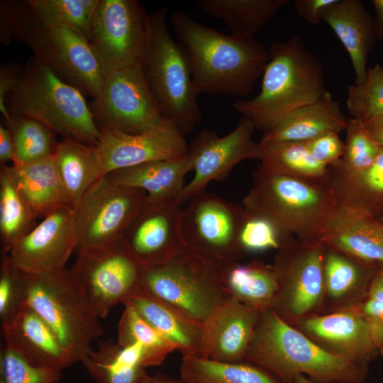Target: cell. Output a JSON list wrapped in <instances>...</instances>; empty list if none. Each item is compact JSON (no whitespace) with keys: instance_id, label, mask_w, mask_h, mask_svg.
Instances as JSON below:
<instances>
[{"instance_id":"obj_1","label":"cell","mask_w":383,"mask_h":383,"mask_svg":"<svg viewBox=\"0 0 383 383\" xmlns=\"http://www.w3.org/2000/svg\"><path fill=\"white\" fill-rule=\"evenodd\" d=\"M170 20L198 95L244 97L250 94L270 60L268 50L260 41L221 33L196 21L183 10L173 13Z\"/></svg>"},{"instance_id":"obj_2","label":"cell","mask_w":383,"mask_h":383,"mask_svg":"<svg viewBox=\"0 0 383 383\" xmlns=\"http://www.w3.org/2000/svg\"><path fill=\"white\" fill-rule=\"evenodd\" d=\"M2 43L26 44L42 64L84 95L94 98L106 74L89 40L77 30L40 17L28 0L0 3Z\"/></svg>"},{"instance_id":"obj_3","label":"cell","mask_w":383,"mask_h":383,"mask_svg":"<svg viewBox=\"0 0 383 383\" xmlns=\"http://www.w3.org/2000/svg\"><path fill=\"white\" fill-rule=\"evenodd\" d=\"M268 52L270 60L259 94L233 104V109L263 134L327 91L323 65L299 36L294 34L284 41H274Z\"/></svg>"},{"instance_id":"obj_4","label":"cell","mask_w":383,"mask_h":383,"mask_svg":"<svg viewBox=\"0 0 383 383\" xmlns=\"http://www.w3.org/2000/svg\"><path fill=\"white\" fill-rule=\"evenodd\" d=\"M245 362L283 383H293L298 375L316 383H362L368 374V367L326 352L270 308L260 312Z\"/></svg>"},{"instance_id":"obj_5","label":"cell","mask_w":383,"mask_h":383,"mask_svg":"<svg viewBox=\"0 0 383 383\" xmlns=\"http://www.w3.org/2000/svg\"><path fill=\"white\" fill-rule=\"evenodd\" d=\"M11 118L36 120L64 138L96 145L101 131L84 95L36 57L29 59L6 98Z\"/></svg>"},{"instance_id":"obj_6","label":"cell","mask_w":383,"mask_h":383,"mask_svg":"<svg viewBox=\"0 0 383 383\" xmlns=\"http://www.w3.org/2000/svg\"><path fill=\"white\" fill-rule=\"evenodd\" d=\"M167 9L149 14L143 70L163 118L184 136L201 121V111L184 50L166 23Z\"/></svg>"},{"instance_id":"obj_7","label":"cell","mask_w":383,"mask_h":383,"mask_svg":"<svg viewBox=\"0 0 383 383\" xmlns=\"http://www.w3.org/2000/svg\"><path fill=\"white\" fill-rule=\"evenodd\" d=\"M25 273L24 305L50 326L68 353L71 365L91 352L103 334L99 317L76 284L70 269L40 274Z\"/></svg>"},{"instance_id":"obj_8","label":"cell","mask_w":383,"mask_h":383,"mask_svg":"<svg viewBox=\"0 0 383 383\" xmlns=\"http://www.w3.org/2000/svg\"><path fill=\"white\" fill-rule=\"evenodd\" d=\"M335 204L324 183L268 173L260 167L243 200L248 212L269 219L302 240H318L321 223Z\"/></svg>"},{"instance_id":"obj_9","label":"cell","mask_w":383,"mask_h":383,"mask_svg":"<svg viewBox=\"0 0 383 383\" xmlns=\"http://www.w3.org/2000/svg\"><path fill=\"white\" fill-rule=\"evenodd\" d=\"M220 270L183 248L167 262L146 267L143 284L155 298L203 326L231 298Z\"/></svg>"},{"instance_id":"obj_10","label":"cell","mask_w":383,"mask_h":383,"mask_svg":"<svg viewBox=\"0 0 383 383\" xmlns=\"http://www.w3.org/2000/svg\"><path fill=\"white\" fill-rule=\"evenodd\" d=\"M325 250L319 240L295 238L282 246L274 256L272 265L277 287L270 309L292 326L322 313Z\"/></svg>"},{"instance_id":"obj_11","label":"cell","mask_w":383,"mask_h":383,"mask_svg":"<svg viewBox=\"0 0 383 383\" xmlns=\"http://www.w3.org/2000/svg\"><path fill=\"white\" fill-rule=\"evenodd\" d=\"M245 213L243 206L204 191L182 207L180 233L183 247L221 269L245 255L239 231Z\"/></svg>"},{"instance_id":"obj_12","label":"cell","mask_w":383,"mask_h":383,"mask_svg":"<svg viewBox=\"0 0 383 383\" xmlns=\"http://www.w3.org/2000/svg\"><path fill=\"white\" fill-rule=\"evenodd\" d=\"M145 269L122 238L105 246L78 250L70 270L92 309L104 318L143 286Z\"/></svg>"},{"instance_id":"obj_13","label":"cell","mask_w":383,"mask_h":383,"mask_svg":"<svg viewBox=\"0 0 383 383\" xmlns=\"http://www.w3.org/2000/svg\"><path fill=\"white\" fill-rule=\"evenodd\" d=\"M148 34L149 14L138 1L100 0L89 42L106 76L142 64Z\"/></svg>"},{"instance_id":"obj_14","label":"cell","mask_w":383,"mask_h":383,"mask_svg":"<svg viewBox=\"0 0 383 383\" xmlns=\"http://www.w3.org/2000/svg\"><path fill=\"white\" fill-rule=\"evenodd\" d=\"M89 107L99 129L130 134L147 131L164 118L146 80L143 63L107 74Z\"/></svg>"},{"instance_id":"obj_15","label":"cell","mask_w":383,"mask_h":383,"mask_svg":"<svg viewBox=\"0 0 383 383\" xmlns=\"http://www.w3.org/2000/svg\"><path fill=\"white\" fill-rule=\"evenodd\" d=\"M146 198L145 192L98 180L74 208L77 251L113 243L123 235Z\"/></svg>"},{"instance_id":"obj_16","label":"cell","mask_w":383,"mask_h":383,"mask_svg":"<svg viewBox=\"0 0 383 383\" xmlns=\"http://www.w3.org/2000/svg\"><path fill=\"white\" fill-rule=\"evenodd\" d=\"M256 130L252 121L243 116L238 125L224 136L204 130L192 141L189 152L194 163V176L176 198L183 205L194 196L205 191L213 181L224 179L238 163L259 159V143L252 137Z\"/></svg>"},{"instance_id":"obj_17","label":"cell","mask_w":383,"mask_h":383,"mask_svg":"<svg viewBox=\"0 0 383 383\" xmlns=\"http://www.w3.org/2000/svg\"><path fill=\"white\" fill-rule=\"evenodd\" d=\"M77 248L74 209L64 204L43 216L8 254L22 272L40 274L65 269Z\"/></svg>"},{"instance_id":"obj_18","label":"cell","mask_w":383,"mask_h":383,"mask_svg":"<svg viewBox=\"0 0 383 383\" xmlns=\"http://www.w3.org/2000/svg\"><path fill=\"white\" fill-rule=\"evenodd\" d=\"M100 131L96 149L104 177L120 169L182 157L189 150L184 136L165 118L140 133L108 128H101Z\"/></svg>"},{"instance_id":"obj_19","label":"cell","mask_w":383,"mask_h":383,"mask_svg":"<svg viewBox=\"0 0 383 383\" xmlns=\"http://www.w3.org/2000/svg\"><path fill=\"white\" fill-rule=\"evenodd\" d=\"M182 207L176 199L152 201L146 196L123 238L145 268L167 262L184 248L180 233Z\"/></svg>"},{"instance_id":"obj_20","label":"cell","mask_w":383,"mask_h":383,"mask_svg":"<svg viewBox=\"0 0 383 383\" xmlns=\"http://www.w3.org/2000/svg\"><path fill=\"white\" fill-rule=\"evenodd\" d=\"M294 327L330 354L358 365L368 367L379 355L357 307L315 315Z\"/></svg>"},{"instance_id":"obj_21","label":"cell","mask_w":383,"mask_h":383,"mask_svg":"<svg viewBox=\"0 0 383 383\" xmlns=\"http://www.w3.org/2000/svg\"><path fill=\"white\" fill-rule=\"evenodd\" d=\"M260 312L231 297L203 325L201 357L245 362Z\"/></svg>"},{"instance_id":"obj_22","label":"cell","mask_w":383,"mask_h":383,"mask_svg":"<svg viewBox=\"0 0 383 383\" xmlns=\"http://www.w3.org/2000/svg\"><path fill=\"white\" fill-rule=\"evenodd\" d=\"M318 240L339 250L377 265H383V223L336 203L325 216Z\"/></svg>"},{"instance_id":"obj_23","label":"cell","mask_w":383,"mask_h":383,"mask_svg":"<svg viewBox=\"0 0 383 383\" xmlns=\"http://www.w3.org/2000/svg\"><path fill=\"white\" fill-rule=\"evenodd\" d=\"M2 331L6 346L28 363L59 371L71 365L70 356L55 333L28 306L2 326Z\"/></svg>"},{"instance_id":"obj_24","label":"cell","mask_w":383,"mask_h":383,"mask_svg":"<svg viewBox=\"0 0 383 383\" xmlns=\"http://www.w3.org/2000/svg\"><path fill=\"white\" fill-rule=\"evenodd\" d=\"M378 265L326 247L321 314L357 307L366 297Z\"/></svg>"},{"instance_id":"obj_25","label":"cell","mask_w":383,"mask_h":383,"mask_svg":"<svg viewBox=\"0 0 383 383\" xmlns=\"http://www.w3.org/2000/svg\"><path fill=\"white\" fill-rule=\"evenodd\" d=\"M321 19L332 28L348 53L355 74V84L362 83L376 40L373 18L360 0H336L322 10Z\"/></svg>"},{"instance_id":"obj_26","label":"cell","mask_w":383,"mask_h":383,"mask_svg":"<svg viewBox=\"0 0 383 383\" xmlns=\"http://www.w3.org/2000/svg\"><path fill=\"white\" fill-rule=\"evenodd\" d=\"M325 184L337 204L375 218L383 216V148L374 162L358 172L328 167Z\"/></svg>"},{"instance_id":"obj_27","label":"cell","mask_w":383,"mask_h":383,"mask_svg":"<svg viewBox=\"0 0 383 383\" xmlns=\"http://www.w3.org/2000/svg\"><path fill=\"white\" fill-rule=\"evenodd\" d=\"M348 124L338 103L327 91L318 101L288 114L261 140L306 143L328 133H340Z\"/></svg>"},{"instance_id":"obj_28","label":"cell","mask_w":383,"mask_h":383,"mask_svg":"<svg viewBox=\"0 0 383 383\" xmlns=\"http://www.w3.org/2000/svg\"><path fill=\"white\" fill-rule=\"evenodd\" d=\"M192 155L149 162L120 169L106 176L116 184L145 192L147 199L164 201L176 199L184 187L185 176L193 171Z\"/></svg>"},{"instance_id":"obj_29","label":"cell","mask_w":383,"mask_h":383,"mask_svg":"<svg viewBox=\"0 0 383 383\" xmlns=\"http://www.w3.org/2000/svg\"><path fill=\"white\" fill-rule=\"evenodd\" d=\"M130 304L151 326L174 343L182 356L201 357L203 326L152 296L143 286Z\"/></svg>"},{"instance_id":"obj_30","label":"cell","mask_w":383,"mask_h":383,"mask_svg":"<svg viewBox=\"0 0 383 383\" xmlns=\"http://www.w3.org/2000/svg\"><path fill=\"white\" fill-rule=\"evenodd\" d=\"M7 170L18 193L37 218L67 204L55 153L31 162L7 165Z\"/></svg>"},{"instance_id":"obj_31","label":"cell","mask_w":383,"mask_h":383,"mask_svg":"<svg viewBox=\"0 0 383 383\" xmlns=\"http://www.w3.org/2000/svg\"><path fill=\"white\" fill-rule=\"evenodd\" d=\"M55 157L66 203L74 209L86 192L104 177L96 145L63 138L58 143Z\"/></svg>"},{"instance_id":"obj_32","label":"cell","mask_w":383,"mask_h":383,"mask_svg":"<svg viewBox=\"0 0 383 383\" xmlns=\"http://www.w3.org/2000/svg\"><path fill=\"white\" fill-rule=\"evenodd\" d=\"M220 277L230 297L260 311L271 307L277 287L272 265L236 262L221 268Z\"/></svg>"},{"instance_id":"obj_33","label":"cell","mask_w":383,"mask_h":383,"mask_svg":"<svg viewBox=\"0 0 383 383\" xmlns=\"http://www.w3.org/2000/svg\"><path fill=\"white\" fill-rule=\"evenodd\" d=\"M96 383H143L149 376L140 347H121L110 340L99 343L82 362Z\"/></svg>"},{"instance_id":"obj_34","label":"cell","mask_w":383,"mask_h":383,"mask_svg":"<svg viewBox=\"0 0 383 383\" xmlns=\"http://www.w3.org/2000/svg\"><path fill=\"white\" fill-rule=\"evenodd\" d=\"M289 0H199L197 4L221 21L231 34L254 37Z\"/></svg>"},{"instance_id":"obj_35","label":"cell","mask_w":383,"mask_h":383,"mask_svg":"<svg viewBox=\"0 0 383 383\" xmlns=\"http://www.w3.org/2000/svg\"><path fill=\"white\" fill-rule=\"evenodd\" d=\"M260 168L268 173L324 183L328 167L316 161L306 143L260 140Z\"/></svg>"},{"instance_id":"obj_36","label":"cell","mask_w":383,"mask_h":383,"mask_svg":"<svg viewBox=\"0 0 383 383\" xmlns=\"http://www.w3.org/2000/svg\"><path fill=\"white\" fill-rule=\"evenodd\" d=\"M179 372L187 383H283L267 370L248 362H223L182 356Z\"/></svg>"},{"instance_id":"obj_37","label":"cell","mask_w":383,"mask_h":383,"mask_svg":"<svg viewBox=\"0 0 383 383\" xmlns=\"http://www.w3.org/2000/svg\"><path fill=\"white\" fill-rule=\"evenodd\" d=\"M123 305L118 324V345H139L145 367L162 364L169 354L177 350V345L161 335L133 306L128 303Z\"/></svg>"},{"instance_id":"obj_38","label":"cell","mask_w":383,"mask_h":383,"mask_svg":"<svg viewBox=\"0 0 383 383\" xmlns=\"http://www.w3.org/2000/svg\"><path fill=\"white\" fill-rule=\"evenodd\" d=\"M37 218L14 186L7 165H1L0 237L3 254H8L37 225Z\"/></svg>"},{"instance_id":"obj_39","label":"cell","mask_w":383,"mask_h":383,"mask_svg":"<svg viewBox=\"0 0 383 383\" xmlns=\"http://www.w3.org/2000/svg\"><path fill=\"white\" fill-rule=\"evenodd\" d=\"M14 143L12 164H25L38 160L55 153L59 142L54 131L42 123L26 117L11 118L7 126Z\"/></svg>"},{"instance_id":"obj_40","label":"cell","mask_w":383,"mask_h":383,"mask_svg":"<svg viewBox=\"0 0 383 383\" xmlns=\"http://www.w3.org/2000/svg\"><path fill=\"white\" fill-rule=\"evenodd\" d=\"M346 106L351 118L366 122L383 116V66L369 68L365 81L347 88Z\"/></svg>"},{"instance_id":"obj_41","label":"cell","mask_w":383,"mask_h":383,"mask_svg":"<svg viewBox=\"0 0 383 383\" xmlns=\"http://www.w3.org/2000/svg\"><path fill=\"white\" fill-rule=\"evenodd\" d=\"M294 238L269 219L245 210L239 231V243L245 255L277 251Z\"/></svg>"},{"instance_id":"obj_42","label":"cell","mask_w":383,"mask_h":383,"mask_svg":"<svg viewBox=\"0 0 383 383\" xmlns=\"http://www.w3.org/2000/svg\"><path fill=\"white\" fill-rule=\"evenodd\" d=\"M345 131L343 155L333 165L349 172L362 170L374 162L381 148L367 133L362 123L357 120L348 118Z\"/></svg>"},{"instance_id":"obj_43","label":"cell","mask_w":383,"mask_h":383,"mask_svg":"<svg viewBox=\"0 0 383 383\" xmlns=\"http://www.w3.org/2000/svg\"><path fill=\"white\" fill-rule=\"evenodd\" d=\"M25 273L13 264L9 254H3L0 268V316L2 326L10 323L24 306Z\"/></svg>"},{"instance_id":"obj_44","label":"cell","mask_w":383,"mask_h":383,"mask_svg":"<svg viewBox=\"0 0 383 383\" xmlns=\"http://www.w3.org/2000/svg\"><path fill=\"white\" fill-rule=\"evenodd\" d=\"M28 2L40 17L73 28L90 40L91 21L79 0H28Z\"/></svg>"},{"instance_id":"obj_45","label":"cell","mask_w":383,"mask_h":383,"mask_svg":"<svg viewBox=\"0 0 383 383\" xmlns=\"http://www.w3.org/2000/svg\"><path fill=\"white\" fill-rule=\"evenodd\" d=\"M1 383H60L61 371L34 366L5 347L1 355Z\"/></svg>"},{"instance_id":"obj_46","label":"cell","mask_w":383,"mask_h":383,"mask_svg":"<svg viewBox=\"0 0 383 383\" xmlns=\"http://www.w3.org/2000/svg\"><path fill=\"white\" fill-rule=\"evenodd\" d=\"M357 308L370 328L379 355L383 356V265L378 266L367 294Z\"/></svg>"},{"instance_id":"obj_47","label":"cell","mask_w":383,"mask_h":383,"mask_svg":"<svg viewBox=\"0 0 383 383\" xmlns=\"http://www.w3.org/2000/svg\"><path fill=\"white\" fill-rule=\"evenodd\" d=\"M306 143L313 157L326 167L337 162L343 155L344 142L339 133H328Z\"/></svg>"},{"instance_id":"obj_48","label":"cell","mask_w":383,"mask_h":383,"mask_svg":"<svg viewBox=\"0 0 383 383\" xmlns=\"http://www.w3.org/2000/svg\"><path fill=\"white\" fill-rule=\"evenodd\" d=\"M23 67L16 64L2 65L0 68V111L9 126L11 123L6 98L18 80Z\"/></svg>"},{"instance_id":"obj_49","label":"cell","mask_w":383,"mask_h":383,"mask_svg":"<svg viewBox=\"0 0 383 383\" xmlns=\"http://www.w3.org/2000/svg\"><path fill=\"white\" fill-rule=\"evenodd\" d=\"M336 0H295L294 9L296 13L307 23L312 25L321 23V13L326 6Z\"/></svg>"},{"instance_id":"obj_50","label":"cell","mask_w":383,"mask_h":383,"mask_svg":"<svg viewBox=\"0 0 383 383\" xmlns=\"http://www.w3.org/2000/svg\"><path fill=\"white\" fill-rule=\"evenodd\" d=\"M14 158V143L11 130L0 125V162L1 165L8 161L13 162Z\"/></svg>"},{"instance_id":"obj_51","label":"cell","mask_w":383,"mask_h":383,"mask_svg":"<svg viewBox=\"0 0 383 383\" xmlns=\"http://www.w3.org/2000/svg\"><path fill=\"white\" fill-rule=\"evenodd\" d=\"M362 124L374 141L383 148V116L363 122Z\"/></svg>"},{"instance_id":"obj_52","label":"cell","mask_w":383,"mask_h":383,"mask_svg":"<svg viewBox=\"0 0 383 383\" xmlns=\"http://www.w3.org/2000/svg\"><path fill=\"white\" fill-rule=\"evenodd\" d=\"M372 4L375 11L373 18L374 36L376 40L383 43V0H372Z\"/></svg>"},{"instance_id":"obj_53","label":"cell","mask_w":383,"mask_h":383,"mask_svg":"<svg viewBox=\"0 0 383 383\" xmlns=\"http://www.w3.org/2000/svg\"><path fill=\"white\" fill-rule=\"evenodd\" d=\"M143 383H187L181 377L179 379L173 378L167 374L157 373L152 376L149 375Z\"/></svg>"},{"instance_id":"obj_54","label":"cell","mask_w":383,"mask_h":383,"mask_svg":"<svg viewBox=\"0 0 383 383\" xmlns=\"http://www.w3.org/2000/svg\"><path fill=\"white\" fill-rule=\"evenodd\" d=\"M79 1L86 15L87 16V17L91 22V20L100 4V0H79Z\"/></svg>"},{"instance_id":"obj_55","label":"cell","mask_w":383,"mask_h":383,"mask_svg":"<svg viewBox=\"0 0 383 383\" xmlns=\"http://www.w3.org/2000/svg\"><path fill=\"white\" fill-rule=\"evenodd\" d=\"M293 383H316V382H313V380H311V379L308 378L307 377L304 375H298L294 378Z\"/></svg>"},{"instance_id":"obj_56","label":"cell","mask_w":383,"mask_h":383,"mask_svg":"<svg viewBox=\"0 0 383 383\" xmlns=\"http://www.w3.org/2000/svg\"><path fill=\"white\" fill-rule=\"evenodd\" d=\"M379 221H381L382 223H383V216L381 217L380 218L378 219Z\"/></svg>"}]
</instances>
